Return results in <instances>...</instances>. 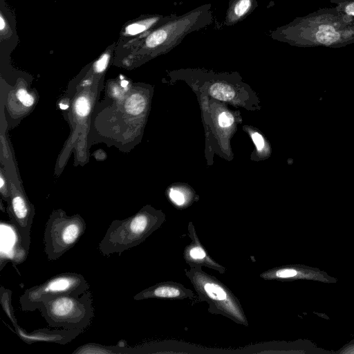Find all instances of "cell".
<instances>
[{"label": "cell", "instance_id": "23", "mask_svg": "<svg viewBox=\"0 0 354 354\" xmlns=\"http://www.w3.org/2000/svg\"><path fill=\"white\" fill-rule=\"evenodd\" d=\"M3 185H4L3 178L2 176H1V178H0V188L1 189V192H3Z\"/></svg>", "mask_w": 354, "mask_h": 354}, {"label": "cell", "instance_id": "25", "mask_svg": "<svg viewBox=\"0 0 354 354\" xmlns=\"http://www.w3.org/2000/svg\"><path fill=\"white\" fill-rule=\"evenodd\" d=\"M67 107H68V105H66V104H60V108H61L62 109H67Z\"/></svg>", "mask_w": 354, "mask_h": 354}, {"label": "cell", "instance_id": "14", "mask_svg": "<svg viewBox=\"0 0 354 354\" xmlns=\"http://www.w3.org/2000/svg\"><path fill=\"white\" fill-rule=\"evenodd\" d=\"M12 292L10 290L4 288L3 286L0 288V303L3 312L8 317L12 325L17 324V319L15 315L14 308L12 304Z\"/></svg>", "mask_w": 354, "mask_h": 354}, {"label": "cell", "instance_id": "13", "mask_svg": "<svg viewBox=\"0 0 354 354\" xmlns=\"http://www.w3.org/2000/svg\"><path fill=\"white\" fill-rule=\"evenodd\" d=\"M257 7V0H230L223 24L232 26L242 21Z\"/></svg>", "mask_w": 354, "mask_h": 354}, {"label": "cell", "instance_id": "22", "mask_svg": "<svg viewBox=\"0 0 354 354\" xmlns=\"http://www.w3.org/2000/svg\"><path fill=\"white\" fill-rule=\"evenodd\" d=\"M251 136L257 149L259 151L263 149L264 147V140L261 135L257 132H254Z\"/></svg>", "mask_w": 354, "mask_h": 354}, {"label": "cell", "instance_id": "11", "mask_svg": "<svg viewBox=\"0 0 354 354\" xmlns=\"http://www.w3.org/2000/svg\"><path fill=\"white\" fill-rule=\"evenodd\" d=\"M194 292L182 283L168 281L158 283L139 292L133 297L136 301L147 299H191L194 298Z\"/></svg>", "mask_w": 354, "mask_h": 354}, {"label": "cell", "instance_id": "18", "mask_svg": "<svg viewBox=\"0 0 354 354\" xmlns=\"http://www.w3.org/2000/svg\"><path fill=\"white\" fill-rule=\"evenodd\" d=\"M168 195L173 204L179 208L185 207L189 202L185 194L178 189L171 188Z\"/></svg>", "mask_w": 354, "mask_h": 354}, {"label": "cell", "instance_id": "19", "mask_svg": "<svg viewBox=\"0 0 354 354\" xmlns=\"http://www.w3.org/2000/svg\"><path fill=\"white\" fill-rule=\"evenodd\" d=\"M90 102L85 96L79 97L75 102V111L80 117H85L90 112Z\"/></svg>", "mask_w": 354, "mask_h": 354}, {"label": "cell", "instance_id": "24", "mask_svg": "<svg viewBox=\"0 0 354 354\" xmlns=\"http://www.w3.org/2000/svg\"><path fill=\"white\" fill-rule=\"evenodd\" d=\"M128 84H129V82H128V81H127V80H122V81H121V86H122V87H126V86H127Z\"/></svg>", "mask_w": 354, "mask_h": 354}, {"label": "cell", "instance_id": "9", "mask_svg": "<svg viewBox=\"0 0 354 354\" xmlns=\"http://www.w3.org/2000/svg\"><path fill=\"white\" fill-rule=\"evenodd\" d=\"M188 235L191 239L189 244L185 246L183 257L185 263L190 268L196 266H204L218 272L223 274L226 268L216 262L207 252L201 243L196 233L194 225L189 221L187 225Z\"/></svg>", "mask_w": 354, "mask_h": 354}, {"label": "cell", "instance_id": "2", "mask_svg": "<svg viewBox=\"0 0 354 354\" xmlns=\"http://www.w3.org/2000/svg\"><path fill=\"white\" fill-rule=\"evenodd\" d=\"M213 20L211 3L201 5L179 16L175 14L115 55L120 57L122 64L130 66L165 54L179 45L187 35L209 26Z\"/></svg>", "mask_w": 354, "mask_h": 354}, {"label": "cell", "instance_id": "3", "mask_svg": "<svg viewBox=\"0 0 354 354\" xmlns=\"http://www.w3.org/2000/svg\"><path fill=\"white\" fill-rule=\"evenodd\" d=\"M165 221V214L150 207H145L136 214L124 220H114L98 244L104 257L119 256L144 242L159 229Z\"/></svg>", "mask_w": 354, "mask_h": 354}, {"label": "cell", "instance_id": "21", "mask_svg": "<svg viewBox=\"0 0 354 354\" xmlns=\"http://www.w3.org/2000/svg\"><path fill=\"white\" fill-rule=\"evenodd\" d=\"M218 122L221 127H228L234 122V118L230 113L222 112L218 115Z\"/></svg>", "mask_w": 354, "mask_h": 354}, {"label": "cell", "instance_id": "1", "mask_svg": "<svg viewBox=\"0 0 354 354\" xmlns=\"http://www.w3.org/2000/svg\"><path fill=\"white\" fill-rule=\"evenodd\" d=\"M270 37L297 47L340 48L354 44V20L333 8L319 9L272 30Z\"/></svg>", "mask_w": 354, "mask_h": 354}, {"label": "cell", "instance_id": "20", "mask_svg": "<svg viewBox=\"0 0 354 354\" xmlns=\"http://www.w3.org/2000/svg\"><path fill=\"white\" fill-rule=\"evenodd\" d=\"M18 100L27 107L31 106L34 104L35 99L26 89L20 88L17 92Z\"/></svg>", "mask_w": 354, "mask_h": 354}, {"label": "cell", "instance_id": "8", "mask_svg": "<svg viewBox=\"0 0 354 354\" xmlns=\"http://www.w3.org/2000/svg\"><path fill=\"white\" fill-rule=\"evenodd\" d=\"M174 15L147 14L127 21L120 30L118 39L116 41L115 55L122 51L147 32L171 19Z\"/></svg>", "mask_w": 354, "mask_h": 354}, {"label": "cell", "instance_id": "17", "mask_svg": "<svg viewBox=\"0 0 354 354\" xmlns=\"http://www.w3.org/2000/svg\"><path fill=\"white\" fill-rule=\"evenodd\" d=\"M330 2L342 16L354 20V0H330Z\"/></svg>", "mask_w": 354, "mask_h": 354}, {"label": "cell", "instance_id": "10", "mask_svg": "<svg viewBox=\"0 0 354 354\" xmlns=\"http://www.w3.org/2000/svg\"><path fill=\"white\" fill-rule=\"evenodd\" d=\"M13 327L17 336L28 344L37 342L66 344L83 332L77 329L56 328L51 330L47 328H39L28 332L21 328L18 323L13 325Z\"/></svg>", "mask_w": 354, "mask_h": 354}, {"label": "cell", "instance_id": "15", "mask_svg": "<svg viewBox=\"0 0 354 354\" xmlns=\"http://www.w3.org/2000/svg\"><path fill=\"white\" fill-rule=\"evenodd\" d=\"M209 93L214 98L222 101H230L235 95L230 86L219 82L213 84L209 89Z\"/></svg>", "mask_w": 354, "mask_h": 354}, {"label": "cell", "instance_id": "7", "mask_svg": "<svg viewBox=\"0 0 354 354\" xmlns=\"http://www.w3.org/2000/svg\"><path fill=\"white\" fill-rule=\"evenodd\" d=\"M89 289L90 285L82 274L60 273L26 289L20 296L19 304L21 310L34 311L48 298L66 294L82 295Z\"/></svg>", "mask_w": 354, "mask_h": 354}, {"label": "cell", "instance_id": "6", "mask_svg": "<svg viewBox=\"0 0 354 354\" xmlns=\"http://www.w3.org/2000/svg\"><path fill=\"white\" fill-rule=\"evenodd\" d=\"M86 228L84 220L78 214L67 216L62 210L53 212L45 225L43 238L48 260H57L73 248Z\"/></svg>", "mask_w": 354, "mask_h": 354}, {"label": "cell", "instance_id": "4", "mask_svg": "<svg viewBox=\"0 0 354 354\" xmlns=\"http://www.w3.org/2000/svg\"><path fill=\"white\" fill-rule=\"evenodd\" d=\"M185 275L196 290L198 299L207 303V311L224 316L234 322L248 326V321L239 299L230 289L202 266L185 270Z\"/></svg>", "mask_w": 354, "mask_h": 354}, {"label": "cell", "instance_id": "12", "mask_svg": "<svg viewBox=\"0 0 354 354\" xmlns=\"http://www.w3.org/2000/svg\"><path fill=\"white\" fill-rule=\"evenodd\" d=\"M19 37L15 12L4 0H0V47L12 49L17 46Z\"/></svg>", "mask_w": 354, "mask_h": 354}, {"label": "cell", "instance_id": "16", "mask_svg": "<svg viewBox=\"0 0 354 354\" xmlns=\"http://www.w3.org/2000/svg\"><path fill=\"white\" fill-rule=\"evenodd\" d=\"M145 105V97L139 93H134L127 100L124 107L128 113L137 115L144 111Z\"/></svg>", "mask_w": 354, "mask_h": 354}, {"label": "cell", "instance_id": "5", "mask_svg": "<svg viewBox=\"0 0 354 354\" xmlns=\"http://www.w3.org/2000/svg\"><path fill=\"white\" fill-rule=\"evenodd\" d=\"M50 327L83 332L89 327L95 315L92 292L66 294L44 300L38 309Z\"/></svg>", "mask_w": 354, "mask_h": 354}]
</instances>
